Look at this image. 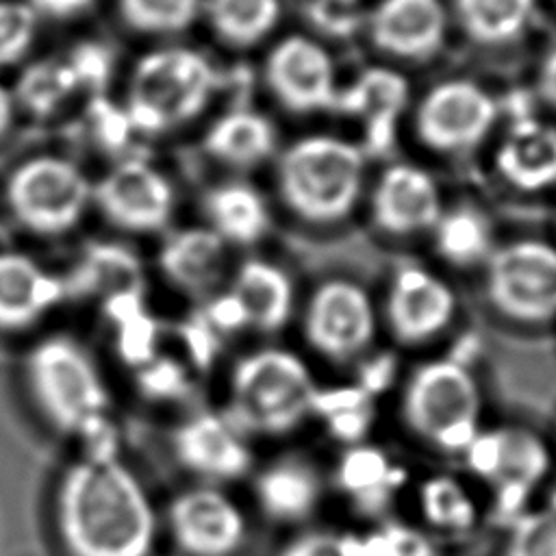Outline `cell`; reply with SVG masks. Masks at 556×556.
Returning a JSON list of instances; mask_svg holds the SVG:
<instances>
[{
  "mask_svg": "<svg viewBox=\"0 0 556 556\" xmlns=\"http://www.w3.org/2000/svg\"><path fill=\"white\" fill-rule=\"evenodd\" d=\"M254 491L261 510L269 519L293 523L315 510L321 497V480L308 460L287 456L258 473Z\"/></svg>",
  "mask_w": 556,
  "mask_h": 556,
  "instance_id": "23",
  "label": "cell"
},
{
  "mask_svg": "<svg viewBox=\"0 0 556 556\" xmlns=\"http://www.w3.org/2000/svg\"><path fill=\"white\" fill-rule=\"evenodd\" d=\"M278 556H352L348 547V536L334 532H304L291 539Z\"/></svg>",
  "mask_w": 556,
  "mask_h": 556,
  "instance_id": "41",
  "label": "cell"
},
{
  "mask_svg": "<svg viewBox=\"0 0 556 556\" xmlns=\"http://www.w3.org/2000/svg\"><path fill=\"white\" fill-rule=\"evenodd\" d=\"M502 176L523 191L556 182V128L521 119L513 126L497 152Z\"/></svg>",
  "mask_w": 556,
  "mask_h": 556,
  "instance_id": "24",
  "label": "cell"
},
{
  "mask_svg": "<svg viewBox=\"0 0 556 556\" xmlns=\"http://www.w3.org/2000/svg\"><path fill=\"white\" fill-rule=\"evenodd\" d=\"M128 26L141 33L174 35L193 24L202 0H117Z\"/></svg>",
  "mask_w": 556,
  "mask_h": 556,
  "instance_id": "34",
  "label": "cell"
},
{
  "mask_svg": "<svg viewBox=\"0 0 556 556\" xmlns=\"http://www.w3.org/2000/svg\"><path fill=\"white\" fill-rule=\"evenodd\" d=\"M460 28L478 43L517 39L530 24L534 0H454Z\"/></svg>",
  "mask_w": 556,
  "mask_h": 556,
  "instance_id": "29",
  "label": "cell"
},
{
  "mask_svg": "<svg viewBox=\"0 0 556 556\" xmlns=\"http://www.w3.org/2000/svg\"><path fill=\"white\" fill-rule=\"evenodd\" d=\"M504 556H556V513L523 510L510 519Z\"/></svg>",
  "mask_w": 556,
  "mask_h": 556,
  "instance_id": "37",
  "label": "cell"
},
{
  "mask_svg": "<svg viewBox=\"0 0 556 556\" xmlns=\"http://www.w3.org/2000/svg\"><path fill=\"white\" fill-rule=\"evenodd\" d=\"M339 482L345 493L358 500V504L380 506L395 489V469L382 452L374 447H354L343 454Z\"/></svg>",
  "mask_w": 556,
  "mask_h": 556,
  "instance_id": "32",
  "label": "cell"
},
{
  "mask_svg": "<svg viewBox=\"0 0 556 556\" xmlns=\"http://www.w3.org/2000/svg\"><path fill=\"white\" fill-rule=\"evenodd\" d=\"M24 380L54 430L83 439L87 454H117L104 376L76 337L54 332L35 341L24 356Z\"/></svg>",
  "mask_w": 556,
  "mask_h": 556,
  "instance_id": "2",
  "label": "cell"
},
{
  "mask_svg": "<svg viewBox=\"0 0 556 556\" xmlns=\"http://www.w3.org/2000/svg\"><path fill=\"white\" fill-rule=\"evenodd\" d=\"M434 230V248L441 258L456 267L486 263L493 252V232L489 219L473 206H456L441 213Z\"/></svg>",
  "mask_w": 556,
  "mask_h": 556,
  "instance_id": "28",
  "label": "cell"
},
{
  "mask_svg": "<svg viewBox=\"0 0 556 556\" xmlns=\"http://www.w3.org/2000/svg\"><path fill=\"white\" fill-rule=\"evenodd\" d=\"M363 182V154L337 137H306L278 163V189L291 213L311 224H334L350 215Z\"/></svg>",
  "mask_w": 556,
  "mask_h": 556,
  "instance_id": "4",
  "label": "cell"
},
{
  "mask_svg": "<svg viewBox=\"0 0 556 556\" xmlns=\"http://www.w3.org/2000/svg\"><path fill=\"white\" fill-rule=\"evenodd\" d=\"M274 143L276 135L269 119L248 109H237L217 117L204 135L206 152L235 167L261 163L271 154Z\"/></svg>",
  "mask_w": 556,
  "mask_h": 556,
  "instance_id": "27",
  "label": "cell"
},
{
  "mask_svg": "<svg viewBox=\"0 0 556 556\" xmlns=\"http://www.w3.org/2000/svg\"><path fill=\"white\" fill-rule=\"evenodd\" d=\"M406 80L387 67L365 70L345 91H337L334 106L363 119L367 146L376 152L389 148L395 122L406 106Z\"/></svg>",
  "mask_w": 556,
  "mask_h": 556,
  "instance_id": "21",
  "label": "cell"
},
{
  "mask_svg": "<svg viewBox=\"0 0 556 556\" xmlns=\"http://www.w3.org/2000/svg\"><path fill=\"white\" fill-rule=\"evenodd\" d=\"M463 454L473 473L495 484V508L510 519L523 513L528 495L552 465L545 441L523 428L480 430Z\"/></svg>",
  "mask_w": 556,
  "mask_h": 556,
  "instance_id": "9",
  "label": "cell"
},
{
  "mask_svg": "<svg viewBox=\"0 0 556 556\" xmlns=\"http://www.w3.org/2000/svg\"><path fill=\"white\" fill-rule=\"evenodd\" d=\"M497 115L493 98L471 80H445L430 89L417 109L419 139L439 152H465L478 146Z\"/></svg>",
  "mask_w": 556,
  "mask_h": 556,
  "instance_id": "12",
  "label": "cell"
},
{
  "mask_svg": "<svg viewBox=\"0 0 556 556\" xmlns=\"http://www.w3.org/2000/svg\"><path fill=\"white\" fill-rule=\"evenodd\" d=\"M230 293L241 304L248 326L254 330L278 332L293 315V282L289 274L271 261H245L232 278Z\"/></svg>",
  "mask_w": 556,
  "mask_h": 556,
  "instance_id": "22",
  "label": "cell"
},
{
  "mask_svg": "<svg viewBox=\"0 0 556 556\" xmlns=\"http://www.w3.org/2000/svg\"><path fill=\"white\" fill-rule=\"evenodd\" d=\"M163 276L189 295H213L226 269V243L206 228L172 232L159 252Z\"/></svg>",
  "mask_w": 556,
  "mask_h": 556,
  "instance_id": "20",
  "label": "cell"
},
{
  "mask_svg": "<svg viewBox=\"0 0 556 556\" xmlns=\"http://www.w3.org/2000/svg\"><path fill=\"white\" fill-rule=\"evenodd\" d=\"M348 547L352 556H437V547L421 530L400 521H387L367 534L348 536Z\"/></svg>",
  "mask_w": 556,
  "mask_h": 556,
  "instance_id": "35",
  "label": "cell"
},
{
  "mask_svg": "<svg viewBox=\"0 0 556 556\" xmlns=\"http://www.w3.org/2000/svg\"><path fill=\"white\" fill-rule=\"evenodd\" d=\"M447 17L441 0H380L369 17V35L378 50L421 61L439 52Z\"/></svg>",
  "mask_w": 556,
  "mask_h": 556,
  "instance_id": "17",
  "label": "cell"
},
{
  "mask_svg": "<svg viewBox=\"0 0 556 556\" xmlns=\"http://www.w3.org/2000/svg\"><path fill=\"white\" fill-rule=\"evenodd\" d=\"M35 11H43L52 17H70L91 4V0H30Z\"/></svg>",
  "mask_w": 556,
  "mask_h": 556,
  "instance_id": "42",
  "label": "cell"
},
{
  "mask_svg": "<svg viewBox=\"0 0 556 556\" xmlns=\"http://www.w3.org/2000/svg\"><path fill=\"white\" fill-rule=\"evenodd\" d=\"M302 330L317 354L343 363L361 356L374 343L378 330L376 306L358 282L330 278L308 298Z\"/></svg>",
  "mask_w": 556,
  "mask_h": 556,
  "instance_id": "10",
  "label": "cell"
},
{
  "mask_svg": "<svg viewBox=\"0 0 556 556\" xmlns=\"http://www.w3.org/2000/svg\"><path fill=\"white\" fill-rule=\"evenodd\" d=\"M67 298L74 293L100 295L104 302L143 293L137 256L117 243H93L85 250L74 271L65 278Z\"/></svg>",
  "mask_w": 556,
  "mask_h": 556,
  "instance_id": "25",
  "label": "cell"
},
{
  "mask_svg": "<svg viewBox=\"0 0 556 556\" xmlns=\"http://www.w3.org/2000/svg\"><path fill=\"white\" fill-rule=\"evenodd\" d=\"M208 228L228 245H252L269 228V211L256 189L243 182H224L204 198Z\"/></svg>",
  "mask_w": 556,
  "mask_h": 556,
  "instance_id": "26",
  "label": "cell"
},
{
  "mask_svg": "<svg viewBox=\"0 0 556 556\" xmlns=\"http://www.w3.org/2000/svg\"><path fill=\"white\" fill-rule=\"evenodd\" d=\"M315 393L313 374L295 352L261 348L235 363L226 415L245 434L278 437L313 415Z\"/></svg>",
  "mask_w": 556,
  "mask_h": 556,
  "instance_id": "3",
  "label": "cell"
},
{
  "mask_svg": "<svg viewBox=\"0 0 556 556\" xmlns=\"http://www.w3.org/2000/svg\"><path fill=\"white\" fill-rule=\"evenodd\" d=\"M313 413L324 415L328 419L330 430L343 441H354L356 437L365 434V428L369 426L371 419L369 400L361 387L339 389L330 393H324L317 387Z\"/></svg>",
  "mask_w": 556,
  "mask_h": 556,
  "instance_id": "36",
  "label": "cell"
},
{
  "mask_svg": "<svg viewBox=\"0 0 556 556\" xmlns=\"http://www.w3.org/2000/svg\"><path fill=\"white\" fill-rule=\"evenodd\" d=\"M78 89L67 61H39L24 70L17 83V96L26 109L48 115Z\"/></svg>",
  "mask_w": 556,
  "mask_h": 556,
  "instance_id": "33",
  "label": "cell"
},
{
  "mask_svg": "<svg viewBox=\"0 0 556 556\" xmlns=\"http://www.w3.org/2000/svg\"><path fill=\"white\" fill-rule=\"evenodd\" d=\"M67 300L65 276L33 256L0 252V330H24Z\"/></svg>",
  "mask_w": 556,
  "mask_h": 556,
  "instance_id": "19",
  "label": "cell"
},
{
  "mask_svg": "<svg viewBox=\"0 0 556 556\" xmlns=\"http://www.w3.org/2000/svg\"><path fill=\"white\" fill-rule=\"evenodd\" d=\"M37 11L28 2L0 0V67L11 65L30 48Z\"/></svg>",
  "mask_w": 556,
  "mask_h": 556,
  "instance_id": "38",
  "label": "cell"
},
{
  "mask_svg": "<svg viewBox=\"0 0 556 556\" xmlns=\"http://www.w3.org/2000/svg\"><path fill=\"white\" fill-rule=\"evenodd\" d=\"M424 519L445 532H465L478 517V506L467 486L454 476H430L417 491Z\"/></svg>",
  "mask_w": 556,
  "mask_h": 556,
  "instance_id": "31",
  "label": "cell"
},
{
  "mask_svg": "<svg viewBox=\"0 0 556 556\" xmlns=\"http://www.w3.org/2000/svg\"><path fill=\"white\" fill-rule=\"evenodd\" d=\"M215 87V70L191 48L148 52L132 70L128 119L135 130L159 132L195 117Z\"/></svg>",
  "mask_w": 556,
  "mask_h": 556,
  "instance_id": "6",
  "label": "cell"
},
{
  "mask_svg": "<svg viewBox=\"0 0 556 556\" xmlns=\"http://www.w3.org/2000/svg\"><path fill=\"white\" fill-rule=\"evenodd\" d=\"M265 78L278 102L295 113L332 109L337 102L334 67L328 52L313 39L291 35L274 46Z\"/></svg>",
  "mask_w": 556,
  "mask_h": 556,
  "instance_id": "16",
  "label": "cell"
},
{
  "mask_svg": "<svg viewBox=\"0 0 556 556\" xmlns=\"http://www.w3.org/2000/svg\"><path fill=\"white\" fill-rule=\"evenodd\" d=\"M91 200L117 228L130 232L161 230L174 211L169 180L150 163L130 159L115 165L96 187Z\"/></svg>",
  "mask_w": 556,
  "mask_h": 556,
  "instance_id": "13",
  "label": "cell"
},
{
  "mask_svg": "<svg viewBox=\"0 0 556 556\" xmlns=\"http://www.w3.org/2000/svg\"><path fill=\"white\" fill-rule=\"evenodd\" d=\"M456 315L452 287L419 265L400 267L389 285L384 319L391 334L406 345H417L441 334Z\"/></svg>",
  "mask_w": 556,
  "mask_h": 556,
  "instance_id": "15",
  "label": "cell"
},
{
  "mask_svg": "<svg viewBox=\"0 0 556 556\" xmlns=\"http://www.w3.org/2000/svg\"><path fill=\"white\" fill-rule=\"evenodd\" d=\"M491 306L521 324L556 319V248L539 239L510 241L486 258Z\"/></svg>",
  "mask_w": 556,
  "mask_h": 556,
  "instance_id": "8",
  "label": "cell"
},
{
  "mask_svg": "<svg viewBox=\"0 0 556 556\" xmlns=\"http://www.w3.org/2000/svg\"><path fill=\"white\" fill-rule=\"evenodd\" d=\"M539 89H541L543 98L556 109V48L547 52V56H545V61L541 65Z\"/></svg>",
  "mask_w": 556,
  "mask_h": 556,
  "instance_id": "43",
  "label": "cell"
},
{
  "mask_svg": "<svg viewBox=\"0 0 556 556\" xmlns=\"http://www.w3.org/2000/svg\"><path fill=\"white\" fill-rule=\"evenodd\" d=\"M93 187L67 159L37 156L9 178L7 200L15 219L37 235L72 230L91 202Z\"/></svg>",
  "mask_w": 556,
  "mask_h": 556,
  "instance_id": "7",
  "label": "cell"
},
{
  "mask_svg": "<svg viewBox=\"0 0 556 556\" xmlns=\"http://www.w3.org/2000/svg\"><path fill=\"white\" fill-rule=\"evenodd\" d=\"M176 460L208 484L230 482L252 467L245 432L226 415L200 410L182 419L172 432Z\"/></svg>",
  "mask_w": 556,
  "mask_h": 556,
  "instance_id": "14",
  "label": "cell"
},
{
  "mask_svg": "<svg viewBox=\"0 0 556 556\" xmlns=\"http://www.w3.org/2000/svg\"><path fill=\"white\" fill-rule=\"evenodd\" d=\"M308 13L321 33L345 37L358 24V0H311Z\"/></svg>",
  "mask_w": 556,
  "mask_h": 556,
  "instance_id": "39",
  "label": "cell"
},
{
  "mask_svg": "<svg viewBox=\"0 0 556 556\" xmlns=\"http://www.w3.org/2000/svg\"><path fill=\"white\" fill-rule=\"evenodd\" d=\"M402 417L426 443L450 454H463L482 430L478 380L456 358L428 361L404 384Z\"/></svg>",
  "mask_w": 556,
  "mask_h": 556,
  "instance_id": "5",
  "label": "cell"
},
{
  "mask_svg": "<svg viewBox=\"0 0 556 556\" xmlns=\"http://www.w3.org/2000/svg\"><path fill=\"white\" fill-rule=\"evenodd\" d=\"M67 65L74 72L78 87H98L111 72L109 52L96 43L78 46L67 59Z\"/></svg>",
  "mask_w": 556,
  "mask_h": 556,
  "instance_id": "40",
  "label": "cell"
},
{
  "mask_svg": "<svg viewBox=\"0 0 556 556\" xmlns=\"http://www.w3.org/2000/svg\"><path fill=\"white\" fill-rule=\"evenodd\" d=\"M13 115V98L4 85H0V135L9 128Z\"/></svg>",
  "mask_w": 556,
  "mask_h": 556,
  "instance_id": "44",
  "label": "cell"
},
{
  "mask_svg": "<svg viewBox=\"0 0 556 556\" xmlns=\"http://www.w3.org/2000/svg\"><path fill=\"white\" fill-rule=\"evenodd\" d=\"M441 213L434 180L415 165H391L371 195L374 224L387 235L408 237L428 230Z\"/></svg>",
  "mask_w": 556,
  "mask_h": 556,
  "instance_id": "18",
  "label": "cell"
},
{
  "mask_svg": "<svg viewBox=\"0 0 556 556\" xmlns=\"http://www.w3.org/2000/svg\"><path fill=\"white\" fill-rule=\"evenodd\" d=\"M206 15L222 41L248 48L274 30L280 0H206Z\"/></svg>",
  "mask_w": 556,
  "mask_h": 556,
  "instance_id": "30",
  "label": "cell"
},
{
  "mask_svg": "<svg viewBox=\"0 0 556 556\" xmlns=\"http://www.w3.org/2000/svg\"><path fill=\"white\" fill-rule=\"evenodd\" d=\"M167 526L187 556H232L248 534L243 510L215 484L191 486L174 495L167 506Z\"/></svg>",
  "mask_w": 556,
  "mask_h": 556,
  "instance_id": "11",
  "label": "cell"
},
{
  "mask_svg": "<svg viewBox=\"0 0 556 556\" xmlns=\"http://www.w3.org/2000/svg\"><path fill=\"white\" fill-rule=\"evenodd\" d=\"M54 519L70 556H152L154 504L117 454H83L61 473Z\"/></svg>",
  "mask_w": 556,
  "mask_h": 556,
  "instance_id": "1",
  "label": "cell"
}]
</instances>
